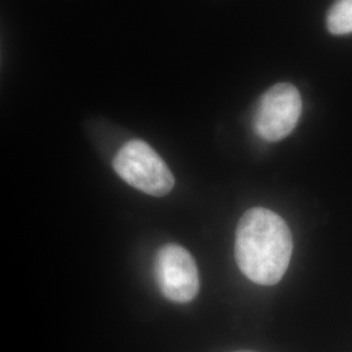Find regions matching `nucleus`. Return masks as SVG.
Returning <instances> with one entry per match:
<instances>
[{"label":"nucleus","instance_id":"obj_3","mask_svg":"<svg viewBox=\"0 0 352 352\" xmlns=\"http://www.w3.org/2000/svg\"><path fill=\"white\" fill-rule=\"evenodd\" d=\"M302 109L299 90L287 82L277 84L260 100L253 119L254 131L270 142L285 139L298 124Z\"/></svg>","mask_w":352,"mask_h":352},{"label":"nucleus","instance_id":"obj_2","mask_svg":"<svg viewBox=\"0 0 352 352\" xmlns=\"http://www.w3.org/2000/svg\"><path fill=\"white\" fill-rule=\"evenodd\" d=\"M113 170L131 187L162 197L175 186V177L161 155L142 140H131L116 153Z\"/></svg>","mask_w":352,"mask_h":352},{"label":"nucleus","instance_id":"obj_5","mask_svg":"<svg viewBox=\"0 0 352 352\" xmlns=\"http://www.w3.org/2000/svg\"><path fill=\"white\" fill-rule=\"evenodd\" d=\"M327 25L336 36L352 33V0H337L327 13Z\"/></svg>","mask_w":352,"mask_h":352},{"label":"nucleus","instance_id":"obj_4","mask_svg":"<svg viewBox=\"0 0 352 352\" xmlns=\"http://www.w3.org/2000/svg\"><path fill=\"white\" fill-rule=\"evenodd\" d=\"M154 274L161 292L171 302H188L199 294L200 278L196 261L177 244H166L157 252Z\"/></svg>","mask_w":352,"mask_h":352},{"label":"nucleus","instance_id":"obj_1","mask_svg":"<svg viewBox=\"0 0 352 352\" xmlns=\"http://www.w3.org/2000/svg\"><path fill=\"white\" fill-rule=\"evenodd\" d=\"M292 254V235L277 213L253 208L240 218L235 236V258L252 282L273 286L283 278Z\"/></svg>","mask_w":352,"mask_h":352},{"label":"nucleus","instance_id":"obj_6","mask_svg":"<svg viewBox=\"0 0 352 352\" xmlns=\"http://www.w3.org/2000/svg\"><path fill=\"white\" fill-rule=\"evenodd\" d=\"M236 352H254V351H236Z\"/></svg>","mask_w":352,"mask_h":352}]
</instances>
